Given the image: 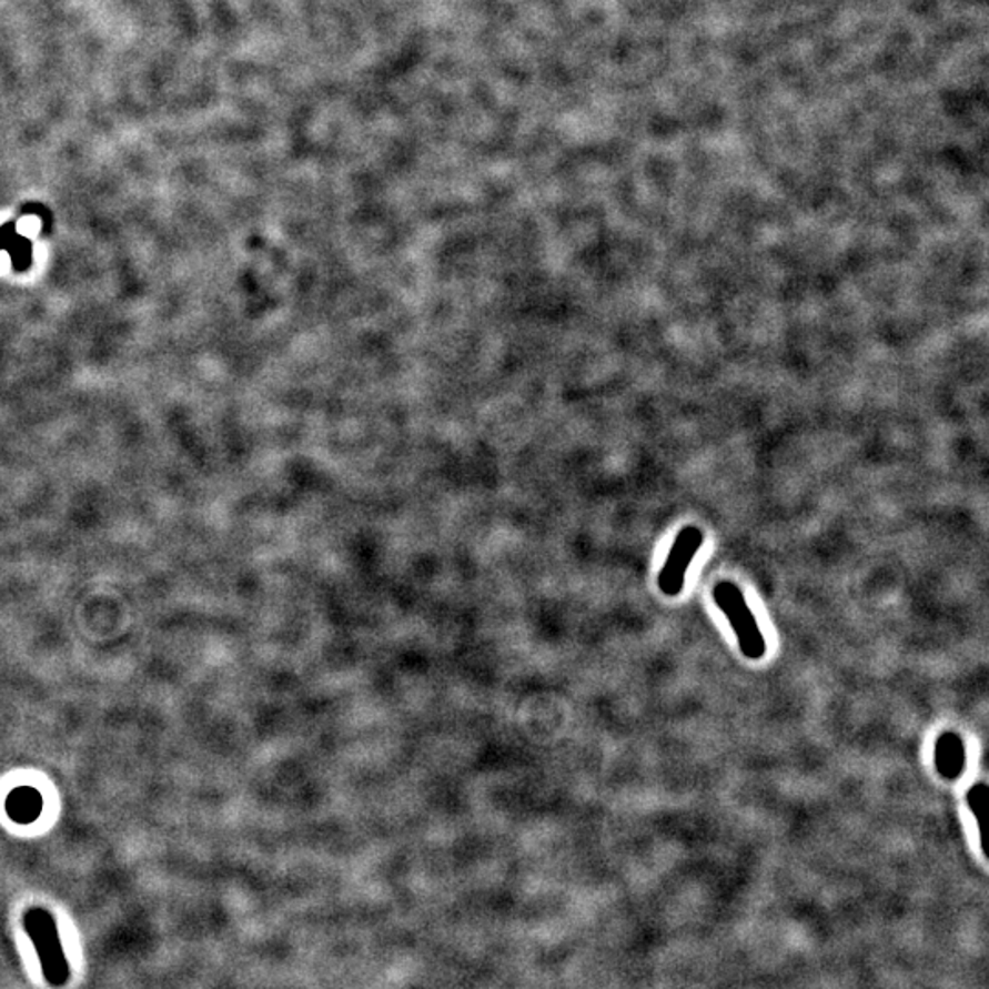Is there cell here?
I'll list each match as a JSON object with an SVG mask.
<instances>
[{
	"mask_svg": "<svg viewBox=\"0 0 989 989\" xmlns=\"http://www.w3.org/2000/svg\"><path fill=\"white\" fill-rule=\"evenodd\" d=\"M8 814L17 823H32L41 816L42 799L33 788H17L6 803Z\"/></svg>",
	"mask_w": 989,
	"mask_h": 989,
	"instance_id": "obj_5",
	"label": "cell"
},
{
	"mask_svg": "<svg viewBox=\"0 0 989 989\" xmlns=\"http://www.w3.org/2000/svg\"><path fill=\"white\" fill-rule=\"evenodd\" d=\"M22 926L32 940L41 963L42 977L48 985L53 988L67 985L70 979V963L61 946L55 918L42 907H32L22 918Z\"/></svg>",
	"mask_w": 989,
	"mask_h": 989,
	"instance_id": "obj_1",
	"label": "cell"
},
{
	"mask_svg": "<svg viewBox=\"0 0 989 989\" xmlns=\"http://www.w3.org/2000/svg\"><path fill=\"white\" fill-rule=\"evenodd\" d=\"M935 766L943 779L955 780L966 768V748L957 733L943 731L935 746Z\"/></svg>",
	"mask_w": 989,
	"mask_h": 989,
	"instance_id": "obj_4",
	"label": "cell"
},
{
	"mask_svg": "<svg viewBox=\"0 0 989 989\" xmlns=\"http://www.w3.org/2000/svg\"><path fill=\"white\" fill-rule=\"evenodd\" d=\"M702 545H704V534L700 528L686 526L678 532L675 545L670 548L658 576L659 591L664 592L665 596H678L684 591L687 571Z\"/></svg>",
	"mask_w": 989,
	"mask_h": 989,
	"instance_id": "obj_3",
	"label": "cell"
},
{
	"mask_svg": "<svg viewBox=\"0 0 989 989\" xmlns=\"http://www.w3.org/2000/svg\"><path fill=\"white\" fill-rule=\"evenodd\" d=\"M713 599L724 616L728 618L733 633L737 636L738 649L748 659H763L766 656L765 634L759 622L748 607L743 591L735 583L720 582L713 588Z\"/></svg>",
	"mask_w": 989,
	"mask_h": 989,
	"instance_id": "obj_2",
	"label": "cell"
},
{
	"mask_svg": "<svg viewBox=\"0 0 989 989\" xmlns=\"http://www.w3.org/2000/svg\"><path fill=\"white\" fill-rule=\"evenodd\" d=\"M968 806L971 814H973L975 821L979 825L980 838L985 839V827H982V821H985L986 806H988V786H986L985 783H979V785L969 788Z\"/></svg>",
	"mask_w": 989,
	"mask_h": 989,
	"instance_id": "obj_6",
	"label": "cell"
}]
</instances>
